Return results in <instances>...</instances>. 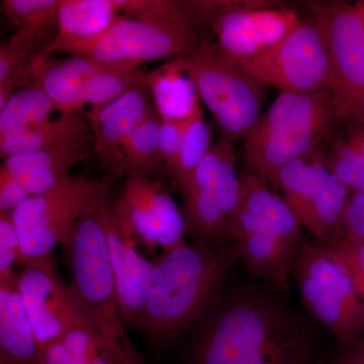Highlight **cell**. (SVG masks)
I'll return each mask as SVG.
<instances>
[{
  "label": "cell",
  "instance_id": "obj_25",
  "mask_svg": "<svg viewBox=\"0 0 364 364\" xmlns=\"http://www.w3.org/2000/svg\"><path fill=\"white\" fill-rule=\"evenodd\" d=\"M62 342L80 364H147L130 340L109 338L90 326L74 328Z\"/></svg>",
  "mask_w": 364,
  "mask_h": 364
},
{
  "label": "cell",
  "instance_id": "obj_18",
  "mask_svg": "<svg viewBox=\"0 0 364 364\" xmlns=\"http://www.w3.org/2000/svg\"><path fill=\"white\" fill-rule=\"evenodd\" d=\"M153 105L149 90L144 83L109 104L83 112L95 141L93 151L107 174L121 176L119 168L124 145L136 124Z\"/></svg>",
  "mask_w": 364,
  "mask_h": 364
},
{
  "label": "cell",
  "instance_id": "obj_14",
  "mask_svg": "<svg viewBox=\"0 0 364 364\" xmlns=\"http://www.w3.org/2000/svg\"><path fill=\"white\" fill-rule=\"evenodd\" d=\"M23 267L18 273V291L39 344L59 341L80 326L95 327L59 272L53 253L30 260Z\"/></svg>",
  "mask_w": 364,
  "mask_h": 364
},
{
  "label": "cell",
  "instance_id": "obj_12",
  "mask_svg": "<svg viewBox=\"0 0 364 364\" xmlns=\"http://www.w3.org/2000/svg\"><path fill=\"white\" fill-rule=\"evenodd\" d=\"M274 0H210V31L220 53L247 59L267 51L301 21L298 11Z\"/></svg>",
  "mask_w": 364,
  "mask_h": 364
},
{
  "label": "cell",
  "instance_id": "obj_22",
  "mask_svg": "<svg viewBox=\"0 0 364 364\" xmlns=\"http://www.w3.org/2000/svg\"><path fill=\"white\" fill-rule=\"evenodd\" d=\"M326 162L349 193L364 191V124L339 123L323 142Z\"/></svg>",
  "mask_w": 364,
  "mask_h": 364
},
{
  "label": "cell",
  "instance_id": "obj_26",
  "mask_svg": "<svg viewBox=\"0 0 364 364\" xmlns=\"http://www.w3.org/2000/svg\"><path fill=\"white\" fill-rule=\"evenodd\" d=\"M159 117L154 105L136 124L123 151V160L119 165L121 176H148L153 171L164 168L160 151Z\"/></svg>",
  "mask_w": 364,
  "mask_h": 364
},
{
  "label": "cell",
  "instance_id": "obj_28",
  "mask_svg": "<svg viewBox=\"0 0 364 364\" xmlns=\"http://www.w3.org/2000/svg\"><path fill=\"white\" fill-rule=\"evenodd\" d=\"M56 111L51 98L35 85L16 91L0 109V136L9 135L31 128L49 119Z\"/></svg>",
  "mask_w": 364,
  "mask_h": 364
},
{
  "label": "cell",
  "instance_id": "obj_30",
  "mask_svg": "<svg viewBox=\"0 0 364 364\" xmlns=\"http://www.w3.org/2000/svg\"><path fill=\"white\" fill-rule=\"evenodd\" d=\"M53 40L25 30H16L9 42L0 46V83L14 72L26 68L31 60L45 51Z\"/></svg>",
  "mask_w": 364,
  "mask_h": 364
},
{
  "label": "cell",
  "instance_id": "obj_8",
  "mask_svg": "<svg viewBox=\"0 0 364 364\" xmlns=\"http://www.w3.org/2000/svg\"><path fill=\"white\" fill-rule=\"evenodd\" d=\"M304 306L348 348L364 334V301L343 262L329 249L304 237L291 267Z\"/></svg>",
  "mask_w": 364,
  "mask_h": 364
},
{
  "label": "cell",
  "instance_id": "obj_21",
  "mask_svg": "<svg viewBox=\"0 0 364 364\" xmlns=\"http://www.w3.org/2000/svg\"><path fill=\"white\" fill-rule=\"evenodd\" d=\"M0 358L9 364H40L39 342L18 287V275L0 282Z\"/></svg>",
  "mask_w": 364,
  "mask_h": 364
},
{
  "label": "cell",
  "instance_id": "obj_36",
  "mask_svg": "<svg viewBox=\"0 0 364 364\" xmlns=\"http://www.w3.org/2000/svg\"><path fill=\"white\" fill-rule=\"evenodd\" d=\"M335 104L339 123L364 124V91L346 100H335Z\"/></svg>",
  "mask_w": 364,
  "mask_h": 364
},
{
  "label": "cell",
  "instance_id": "obj_1",
  "mask_svg": "<svg viewBox=\"0 0 364 364\" xmlns=\"http://www.w3.org/2000/svg\"><path fill=\"white\" fill-rule=\"evenodd\" d=\"M191 364H317L305 325L279 299L240 291L212 311L196 333Z\"/></svg>",
  "mask_w": 364,
  "mask_h": 364
},
{
  "label": "cell",
  "instance_id": "obj_33",
  "mask_svg": "<svg viewBox=\"0 0 364 364\" xmlns=\"http://www.w3.org/2000/svg\"><path fill=\"white\" fill-rule=\"evenodd\" d=\"M343 262L364 301V242H320Z\"/></svg>",
  "mask_w": 364,
  "mask_h": 364
},
{
  "label": "cell",
  "instance_id": "obj_32",
  "mask_svg": "<svg viewBox=\"0 0 364 364\" xmlns=\"http://www.w3.org/2000/svg\"><path fill=\"white\" fill-rule=\"evenodd\" d=\"M20 255V236L13 213H0V282H9L18 275L14 272V265L18 264Z\"/></svg>",
  "mask_w": 364,
  "mask_h": 364
},
{
  "label": "cell",
  "instance_id": "obj_35",
  "mask_svg": "<svg viewBox=\"0 0 364 364\" xmlns=\"http://www.w3.org/2000/svg\"><path fill=\"white\" fill-rule=\"evenodd\" d=\"M30 196L21 182L2 164L0 167V213H14Z\"/></svg>",
  "mask_w": 364,
  "mask_h": 364
},
{
  "label": "cell",
  "instance_id": "obj_13",
  "mask_svg": "<svg viewBox=\"0 0 364 364\" xmlns=\"http://www.w3.org/2000/svg\"><path fill=\"white\" fill-rule=\"evenodd\" d=\"M274 188L320 242L331 238L350 196L328 166L323 144L280 170Z\"/></svg>",
  "mask_w": 364,
  "mask_h": 364
},
{
  "label": "cell",
  "instance_id": "obj_11",
  "mask_svg": "<svg viewBox=\"0 0 364 364\" xmlns=\"http://www.w3.org/2000/svg\"><path fill=\"white\" fill-rule=\"evenodd\" d=\"M102 178L67 176L55 188L40 196H30L13 213L21 241L18 264L53 253L64 246L72 230L97 193Z\"/></svg>",
  "mask_w": 364,
  "mask_h": 364
},
{
  "label": "cell",
  "instance_id": "obj_23",
  "mask_svg": "<svg viewBox=\"0 0 364 364\" xmlns=\"http://www.w3.org/2000/svg\"><path fill=\"white\" fill-rule=\"evenodd\" d=\"M155 109L161 119L181 121L200 102L195 85L171 61L145 75Z\"/></svg>",
  "mask_w": 364,
  "mask_h": 364
},
{
  "label": "cell",
  "instance_id": "obj_17",
  "mask_svg": "<svg viewBox=\"0 0 364 364\" xmlns=\"http://www.w3.org/2000/svg\"><path fill=\"white\" fill-rule=\"evenodd\" d=\"M105 229L122 320L124 326L139 328L152 287L154 260L144 258L136 250L138 242L121 231L111 203L105 213Z\"/></svg>",
  "mask_w": 364,
  "mask_h": 364
},
{
  "label": "cell",
  "instance_id": "obj_34",
  "mask_svg": "<svg viewBox=\"0 0 364 364\" xmlns=\"http://www.w3.org/2000/svg\"><path fill=\"white\" fill-rule=\"evenodd\" d=\"M186 119L181 121L161 119L160 126V151L165 170L172 179L176 178L181 158L182 135Z\"/></svg>",
  "mask_w": 364,
  "mask_h": 364
},
{
  "label": "cell",
  "instance_id": "obj_3",
  "mask_svg": "<svg viewBox=\"0 0 364 364\" xmlns=\"http://www.w3.org/2000/svg\"><path fill=\"white\" fill-rule=\"evenodd\" d=\"M210 41L205 0H188L186 11L163 18H129L122 14L104 33L90 40L56 38L43 54L66 53L109 65L141 67L155 60L176 58Z\"/></svg>",
  "mask_w": 364,
  "mask_h": 364
},
{
  "label": "cell",
  "instance_id": "obj_24",
  "mask_svg": "<svg viewBox=\"0 0 364 364\" xmlns=\"http://www.w3.org/2000/svg\"><path fill=\"white\" fill-rule=\"evenodd\" d=\"M121 16L116 0H61L56 38L93 39L107 32Z\"/></svg>",
  "mask_w": 364,
  "mask_h": 364
},
{
  "label": "cell",
  "instance_id": "obj_19",
  "mask_svg": "<svg viewBox=\"0 0 364 364\" xmlns=\"http://www.w3.org/2000/svg\"><path fill=\"white\" fill-rule=\"evenodd\" d=\"M95 154L93 148L63 145L13 155L4 165L31 196H40L70 176V170L78 162Z\"/></svg>",
  "mask_w": 364,
  "mask_h": 364
},
{
  "label": "cell",
  "instance_id": "obj_38",
  "mask_svg": "<svg viewBox=\"0 0 364 364\" xmlns=\"http://www.w3.org/2000/svg\"><path fill=\"white\" fill-rule=\"evenodd\" d=\"M333 364H364V334L350 347L341 350Z\"/></svg>",
  "mask_w": 364,
  "mask_h": 364
},
{
  "label": "cell",
  "instance_id": "obj_37",
  "mask_svg": "<svg viewBox=\"0 0 364 364\" xmlns=\"http://www.w3.org/2000/svg\"><path fill=\"white\" fill-rule=\"evenodd\" d=\"M39 360L40 364H80L62 340L39 344Z\"/></svg>",
  "mask_w": 364,
  "mask_h": 364
},
{
  "label": "cell",
  "instance_id": "obj_5",
  "mask_svg": "<svg viewBox=\"0 0 364 364\" xmlns=\"http://www.w3.org/2000/svg\"><path fill=\"white\" fill-rule=\"evenodd\" d=\"M119 176L105 174L97 193L72 230L65 245L70 287L88 313L93 325L105 336L128 338L117 303L111 248L105 229L109 191Z\"/></svg>",
  "mask_w": 364,
  "mask_h": 364
},
{
  "label": "cell",
  "instance_id": "obj_15",
  "mask_svg": "<svg viewBox=\"0 0 364 364\" xmlns=\"http://www.w3.org/2000/svg\"><path fill=\"white\" fill-rule=\"evenodd\" d=\"M322 28L331 63L335 100L364 91V0L305 1Z\"/></svg>",
  "mask_w": 364,
  "mask_h": 364
},
{
  "label": "cell",
  "instance_id": "obj_2",
  "mask_svg": "<svg viewBox=\"0 0 364 364\" xmlns=\"http://www.w3.org/2000/svg\"><path fill=\"white\" fill-rule=\"evenodd\" d=\"M239 255L238 248L183 240L154 259L152 287L138 329L158 343L176 339L207 317Z\"/></svg>",
  "mask_w": 364,
  "mask_h": 364
},
{
  "label": "cell",
  "instance_id": "obj_7",
  "mask_svg": "<svg viewBox=\"0 0 364 364\" xmlns=\"http://www.w3.org/2000/svg\"><path fill=\"white\" fill-rule=\"evenodd\" d=\"M170 61L195 85L214 117L220 138L244 141L262 116L265 85L203 41Z\"/></svg>",
  "mask_w": 364,
  "mask_h": 364
},
{
  "label": "cell",
  "instance_id": "obj_6",
  "mask_svg": "<svg viewBox=\"0 0 364 364\" xmlns=\"http://www.w3.org/2000/svg\"><path fill=\"white\" fill-rule=\"evenodd\" d=\"M241 196L235 241L239 255L256 277L289 289V272L304 235L284 198L252 169L240 173Z\"/></svg>",
  "mask_w": 364,
  "mask_h": 364
},
{
  "label": "cell",
  "instance_id": "obj_20",
  "mask_svg": "<svg viewBox=\"0 0 364 364\" xmlns=\"http://www.w3.org/2000/svg\"><path fill=\"white\" fill-rule=\"evenodd\" d=\"M63 145L95 147L90 124L82 112L61 114L25 130L0 136V155L4 160L20 153L49 149Z\"/></svg>",
  "mask_w": 364,
  "mask_h": 364
},
{
  "label": "cell",
  "instance_id": "obj_9",
  "mask_svg": "<svg viewBox=\"0 0 364 364\" xmlns=\"http://www.w3.org/2000/svg\"><path fill=\"white\" fill-rule=\"evenodd\" d=\"M234 143L220 138L198 165L193 186L182 195L186 234L196 243L225 247L235 241L240 174Z\"/></svg>",
  "mask_w": 364,
  "mask_h": 364
},
{
  "label": "cell",
  "instance_id": "obj_16",
  "mask_svg": "<svg viewBox=\"0 0 364 364\" xmlns=\"http://www.w3.org/2000/svg\"><path fill=\"white\" fill-rule=\"evenodd\" d=\"M114 208L121 231L142 242L150 252L186 240V223L181 208L150 176H127L123 196Z\"/></svg>",
  "mask_w": 364,
  "mask_h": 364
},
{
  "label": "cell",
  "instance_id": "obj_27",
  "mask_svg": "<svg viewBox=\"0 0 364 364\" xmlns=\"http://www.w3.org/2000/svg\"><path fill=\"white\" fill-rule=\"evenodd\" d=\"M212 127L203 114L200 102L186 119L182 135L181 158L174 182L181 195L188 193L193 186L198 165L213 147Z\"/></svg>",
  "mask_w": 364,
  "mask_h": 364
},
{
  "label": "cell",
  "instance_id": "obj_4",
  "mask_svg": "<svg viewBox=\"0 0 364 364\" xmlns=\"http://www.w3.org/2000/svg\"><path fill=\"white\" fill-rule=\"evenodd\" d=\"M338 124L332 91L282 92L243 141L244 166L274 188L280 170L323 144Z\"/></svg>",
  "mask_w": 364,
  "mask_h": 364
},
{
  "label": "cell",
  "instance_id": "obj_31",
  "mask_svg": "<svg viewBox=\"0 0 364 364\" xmlns=\"http://www.w3.org/2000/svg\"><path fill=\"white\" fill-rule=\"evenodd\" d=\"M328 242H364V191L351 193Z\"/></svg>",
  "mask_w": 364,
  "mask_h": 364
},
{
  "label": "cell",
  "instance_id": "obj_10",
  "mask_svg": "<svg viewBox=\"0 0 364 364\" xmlns=\"http://www.w3.org/2000/svg\"><path fill=\"white\" fill-rule=\"evenodd\" d=\"M230 59L262 85L282 92L332 91L329 54L322 28L313 14L301 18L289 35L267 51L252 58Z\"/></svg>",
  "mask_w": 364,
  "mask_h": 364
},
{
  "label": "cell",
  "instance_id": "obj_29",
  "mask_svg": "<svg viewBox=\"0 0 364 364\" xmlns=\"http://www.w3.org/2000/svg\"><path fill=\"white\" fill-rule=\"evenodd\" d=\"M61 0H2L1 9L16 30L40 33L54 41L58 35Z\"/></svg>",
  "mask_w": 364,
  "mask_h": 364
}]
</instances>
